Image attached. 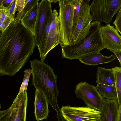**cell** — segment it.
Wrapping results in <instances>:
<instances>
[{"mask_svg": "<svg viewBox=\"0 0 121 121\" xmlns=\"http://www.w3.org/2000/svg\"><path fill=\"white\" fill-rule=\"evenodd\" d=\"M26 0H16L15 6L16 11L18 13H20L24 8Z\"/></svg>", "mask_w": 121, "mask_h": 121, "instance_id": "f1b7e54d", "label": "cell"}, {"mask_svg": "<svg viewBox=\"0 0 121 121\" xmlns=\"http://www.w3.org/2000/svg\"><path fill=\"white\" fill-rule=\"evenodd\" d=\"M53 16L46 43L43 52L40 56V61L44 62L48 53L60 43V32L58 13L54 9Z\"/></svg>", "mask_w": 121, "mask_h": 121, "instance_id": "30bf717a", "label": "cell"}, {"mask_svg": "<svg viewBox=\"0 0 121 121\" xmlns=\"http://www.w3.org/2000/svg\"><path fill=\"white\" fill-rule=\"evenodd\" d=\"M14 20L10 17L4 22L0 21V32H3Z\"/></svg>", "mask_w": 121, "mask_h": 121, "instance_id": "4316f807", "label": "cell"}, {"mask_svg": "<svg viewBox=\"0 0 121 121\" xmlns=\"http://www.w3.org/2000/svg\"><path fill=\"white\" fill-rule=\"evenodd\" d=\"M90 0H83L80 7L78 19L73 33L71 45L80 42L88 34L92 22Z\"/></svg>", "mask_w": 121, "mask_h": 121, "instance_id": "8992f818", "label": "cell"}, {"mask_svg": "<svg viewBox=\"0 0 121 121\" xmlns=\"http://www.w3.org/2000/svg\"><path fill=\"white\" fill-rule=\"evenodd\" d=\"M10 17L8 8L1 4L0 5V21L4 22Z\"/></svg>", "mask_w": 121, "mask_h": 121, "instance_id": "cb8c5ba5", "label": "cell"}, {"mask_svg": "<svg viewBox=\"0 0 121 121\" xmlns=\"http://www.w3.org/2000/svg\"><path fill=\"white\" fill-rule=\"evenodd\" d=\"M39 3L35 5L28 11L20 20L22 24L34 36Z\"/></svg>", "mask_w": 121, "mask_h": 121, "instance_id": "2e32d148", "label": "cell"}, {"mask_svg": "<svg viewBox=\"0 0 121 121\" xmlns=\"http://www.w3.org/2000/svg\"><path fill=\"white\" fill-rule=\"evenodd\" d=\"M113 24L115 25L116 30L121 34V9L117 13Z\"/></svg>", "mask_w": 121, "mask_h": 121, "instance_id": "d4e9b609", "label": "cell"}, {"mask_svg": "<svg viewBox=\"0 0 121 121\" xmlns=\"http://www.w3.org/2000/svg\"><path fill=\"white\" fill-rule=\"evenodd\" d=\"M112 68L114 76L115 86L117 95L119 106L121 105V68L116 66Z\"/></svg>", "mask_w": 121, "mask_h": 121, "instance_id": "ffe728a7", "label": "cell"}, {"mask_svg": "<svg viewBox=\"0 0 121 121\" xmlns=\"http://www.w3.org/2000/svg\"><path fill=\"white\" fill-rule=\"evenodd\" d=\"M101 22H92L88 35L79 43L73 45H62V55L70 60L80 58L100 52L104 49L100 33Z\"/></svg>", "mask_w": 121, "mask_h": 121, "instance_id": "3957f363", "label": "cell"}, {"mask_svg": "<svg viewBox=\"0 0 121 121\" xmlns=\"http://www.w3.org/2000/svg\"><path fill=\"white\" fill-rule=\"evenodd\" d=\"M32 70V83L44 95L49 104L56 112L57 121H65L57 103L59 91L57 86V76L52 68L44 62L34 59L30 61Z\"/></svg>", "mask_w": 121, "mask_h": 121, "instance_id": "7a4b0ae2", "label": "cell"}, {"mask_svg": "<svg viewBox=\"0 0 121 121\" xmlns=\"http://www.w3.org/2000/svg\"><path fill=\"white\" fill-rule=\"evenodd\" d=\"M52 2L50 0H42L38 4L34 36L36 46H39L46 21L48 9Z\"/></svg>", "mask_w": 121, "mask_h": 121, "instance_id": "7c38bea8", "label": "cell"}, {"mask_svg": "<svg viewBox=\"0 0 121 121\" xmlns=\"http://www.w3.org/2000/svg\"><path fill=\"white\" fill-rule=\"evenodd\" d=\"M27 101L26 91L18 94L10 107L8 121H26Z\"/></svg>", "mask_w": 121, "mask_h": 121, "instance_id": "8fae6325", "label": "cell"}, {"mask_svg": "<svg viewBox=\"0 0 121 121\" xmlns=\"http://www.w3.org/2000/svg\"><path fill=\"white\" fill-rule=\"evenodd\" d=\"M114 55L117 58L120 63V65H121V52H118L114 53Z\"/></svg>", "mask_w": 121, "mask_h": 121, "instance_id": "4dcf8cb0", "label": "cell"}, {"mask_svg": "<svg viewBox=\"0 0 121 121\" xmlns=\"http://www.w3.org/2000/svg\"><path fill=\"white\" fill-rule=\"evenodd\" d=\"M10 112V107L5 110H0V121H8Z\"/></svg>", "mask_w": 121, "mask_h": 121, "instance_id": "83f0119b", "label": "cell"}, {"mask_svg": "<svg viewBox=\"0 0 121 121\" xmlns=\"http://www.w3.org/2000/svg\"><path fill=\"white\" fill-rule=\"evenodd\" d=\"M100 121L99 120H98V121Z\"/></svg>", "mask_w": 121, "mask_h": 121, "instance_id": "e575fe53", "label": "cell"}, {"mask_svg": "<svg viewBox=\"0 0 121 121\" xmlns=\"http://www.w3.org/2000/svg\"><path fill=\"white\" fill-rule=\"evenodd\" d=\"M14 0H0V5L1 4H9L13 1Z\"/></svg>", "mask_w": 121, "mask_h": 121, "instance_id": "1f68e13d", "label": "cell"}, {"mask_svg": "<svg viewBox=\"0 0 121 121\" xmlns=\"http://www.w3.org/2000/svg\"><path fill=\"white\" fill-rule=\"evenodd\" d=\"M83 0H73L74 11L72 27V34L76 26L80 7Z\"/></svg>", "mask_w": 121, "mask_h": 121, "instance_id": "7402d4cb", "label": "cell"}, {"mask_svg": "<svg viewBox=\"0 0 121 121\" xmlns=\"http://www.w3.org/2000/svg\"><path fill=\"white\" fill-rule=\"evenodd\" d=\"M2 32H0V35H1V34L2 33Z\"/></svg>", "mask_w": 121, "mask_h": 121, "instance_id": "d6a6232c", "label": "cell"}, {"mask_svg": "<svg viewBox=\"0 0 121 121\" xmlns=\"http://www.w3.org/2000/svg\"><path fill=\"white\" fill-rule=\"evenodd\" d=\"M90 7L92 21L110 24L121 9V0H93Z\"/></svg>", "mask_w": 121, "mask_h": 121, "instance_id": "5b68a950", "label": "cell"}, {"mask_svg": "<svg viewBox=\"0 0 121 121\" xmlns=\"http://www.w3.org/2000/svg\"><path fill=\"white\" fill-rule=\"evenodd\" d=\"M0 108H1V105H0Z\"/></svg>", "mask_w": 121, "mask_h": 121, "instance_id": "836d02e7", "label": "cell"}, {"mask_svg": "<svg viewBox=\"0 0 121 121\" xmlns=\"http://www.w3.org/2000/svg\"><path fill=\"white\" fill-rule=\"evenodd\" d=\"M75 93L78 98L84 101L87 106L100 111L104 98L95 87L86 81L81 82L76 86Z\"/></svg>", "mask_w": 121, "mask_h": 121, "instance_id": "52a82bcc", "label": "cell"}, {"mask_svg": "<svg viewBox=\"0 0 121 121\" xmlns=\"http://www.w3.org/2000/svg\"><path fill=\"white\" fill-rule=\"evenodd\" d=\"M24 72V74L23 80L18 94L26 91L30 76L32 73V70L30 69H25Z\"/></svg>", "mask_w": 121, "mask_h": 121, "instance_id": "603a6c76", "label": "cell"}, {"mask_svg": "<svg viewBox=\"0 0 121 121\" xmlns=\"http://www.w3.org/2000/svg\"><path fill=\"white\" fill-rule=\"evenodd\" d=\"M117 99L104 98L100 111V121H116L119 109Z\"/></svg>", "mask_w": 121, "mask_h": 121, "instance_id": "4fadbf2b", "label": "cell"}, {"mask_svg": "<svg viewBox=\"0 0 121 121\" xmlns=\"http://www.w3.org/2000/svg\"><path fill=\"white\" fill-rule=\"evenodd\" d=\"M39 0H26L24 6L22 11L20 13H17L14 19L20 20L25 14L33 6L39 3Z\"/></svg>", "mask_w": 121, "mask_h": 121, "instance_id": "44dd1931", "label": "cell"}, {"mask_svg": "<svg viewBox=\"0 0 121 121\" xmlns=\"http://www.w3.org/2000/svg\"><path fill=\"white\" fill-rule=\"evenodd\" d=\"M116 58V56L114 55L107 56L102 55L99 52L86 56L79 59L81 63L86 65H97L109 63Z\"/></svg>", "mask_w": 121, "mask_h": 121, "instance_id": "9a60e30c", "label": "cell"}, {"mask_svg": "<svg viewBox=\"0 0 121 121\" xmlns=\"http://www.w3.org/2000/svg\"><path fill=\"white\" fill-rule=\"evenodd\" d=\"M60 109L65 121H97L100 117V111L87 106H63Z\"/></svg>", "mask_w": 121, "mask_h": 121, "instance_id": "ba28073f", "label": "cell"}, {"mask_svg": "<svg viewBox=\"0 0 121 121\" xmlns=\"http://www.w3.org/2000/svg\"><path fill=\"white\" fill-rule=\"evenodd\" d=\"M34 104L36 120L39 121L46 119L49 113V104L44 94L37 89L35 90Z\"/></svg>", "mask_w": 121, "mask_h": 121, "instance_id": "5bb4252c", "label": "cell"}, {"mask_svg": "<svg viewBox=\"0 0 121 121\" xmlns=\"http://www.w3.org/2000/svg\"><path fill=\"white\" fill-rule=\"evenodd\" d=\"M100 31L104 49L114 53L121 52V36L114 26L109 24L101 26Z\"/></svg>", "mask_w": 121, "mask_h": 121, "instance_id": "9c48e42d", "label": "cell"}, {"mask_svg": "<svg viewBox=\"0 0 121 121\" xmlns=\"http://www.w3.org/2000/svg\"><path fill=\"white\" fill-rule=\"evenodd\" d=\"M58 15L60 32V44H71L72 35L74 6L73 0H58Z\"/></svg>", "mask_w": 121, "mask_h": 121, "instance_id": "277c9868", "label": "cell"}, {"mask_svg": "<svg viewBox=\"0 0 121 121\" xmlns=\"http://www.w3.org/2000/svg\"><path fill=\"white\" fill-rule=\"evenodd\" d=\"M36 46L31 33L20 20H14L0 36V76L15 75L27 62Z\"/></svg>", "mask_w": 121, "mask_h": 121, "instance_id": "6da1fadb", "label": "cell"}, {"mask_svg": "<svg viewBox=\"0 0 121 121\" xmlns=\"http://www.w3.org/2000/svg\"><path fill=\"white\" fill-rule=\"evenodd\" d=\"M119 108L116 121H121V105L119 106Z\"/></svg>", "mask_w": 121, "mask_h": 121, "instance_id": "f546056e", "label": "cell"}, {"mask_svg": "<svg viewBox=\"0 0 121 121\" xmlns=\"http://www.w3.org/2000/svg\"><path fill=\"white\" fill-rule=\"evenodd\" d=\"M96 82L97 84H102L115 86L114 76L112 68L106 69L98 67L96 72Z\"/></svg>", "mask_w": 121, "mask_h": 121, "instance_id": "e0dca14e", "label": "cell"}, {"mask_svg": "<svg viewBox=\"0 0 121 121\" xmlns=\"http://www.w3.org/2000/svg\"><path fill=\"white\" fill-rule=\"evenodd\" d=\"M16 0L9 4L7 7L8 9L9 17L12 19L14 20L15 15L16 12Z\"/></svg>", "mask_w": 121, "mask_h": 121, "instance_id": "484cf974", "label": "cell"}, {"mask_svg": "<svg viewBox=\"0 0 121 121\" xmlns=\"http://www.w3.org/2000/svg\"><path fill=\"white\" fill-rule=\"evenodd\" d=\"M96 88L100 94L105 98L109 99H117V95L115 86L99 84Z\"/></svg>", "mask_w": 121, "mask_h": 121, "instance_id": "d6986e66", "label": "cell"}, {"mask_svg": "<svg viewBox=\"0 0 121 121\" xmlns=\"http://www.w3.org/2000/svg\"><path fill=\"white\" fill-rule=\"evenodd\" d=\"M53 16V12L51 4L49 5L47 11L45 22L41 42L39 46L38 47L40 56L42 54L44 48Z\"/></svg>", "mask_w": 121, "mask_h": 121, "instance_id": "ac0fdd59", "label": "cell"}]
</instances>
